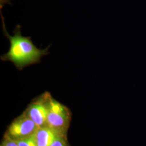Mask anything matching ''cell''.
<instances>
[{"instance_id":"6da1fadb","label":"cell","mask_w":146,"mask_h":146,"mask_svg":"<svg viewBox=\"0 0 146 146\" xmlns=\"http://www.w3.org/2000/svg\"><path fill=\"white\" fill-rule=\"evenodd\" d=\"M4 35L10 42L9 51L1 56L3 61H11L19 70L32 64L39 63L43 56L49 54L50 46L44 49L37 48L33 44L30 37L23 36L21 26L17 25L14 31V35L11 36L5 29L3 20Z\"/></svg>"},{"instance_id":"7a4b0ae2","label":"cell","mask_w":146,"mask_h":146,"mask_svg":"<svg viewBox=\"0 0 146 146\" xmlns=\"http://www.w3.org/2000/svg\"><path fill=\"white\" fill-rule=\"evenodd\" d=\"M47 107V125L63 134L69 120L67 108L54 99L50 94L48 98Z\"/></svg>"},{"instance_id":"3957f363","label":"cell","mask_w":146,"mask_h":146,"mask_svg":"<svg viewBox=\"0 0 146 146\" xmlns=\"http://www.w3.org/2000/svg\"><path fill=\"white\" fill-rule=\"evenodd\" d=\"M34 121L28 116H22L11 124L8 131V137L17 140L35 133L38 129Z\"/></svg>"},{"instance_id":"277c9868","label":"cell","mask_w":146,"mask_h":146,"mask_svg":"<svg viewBox=\"0 0 146 146\" xmlns=\"http://www.w3.org/2000/svg\"><path fill=\"white\" fill-rule=\"evenodd\" d=\"M49 95V94L47 93L43 94L32 102L27 110V115L34 121L38 128L47 125V101Z\"/></svg>"},{"instance_id":"5b68a950","label":"cell","mask_w":146,"mask_h":146,"mask_svg":"<svg viewBox=\"0 0 146 146\" xmlns=\"http://www.w3.org/2000/svg\"><path fill=\"white\" fill-rule=\"evenodd\" d=\"M60 134L48 125L38 128L35 133L37 146H50Z\"/></svg>"},{"instance_id":"8992f818","label":"cell","mask_w":146,"mask_h":146,"mask_svg":"<svg viewBox=\"0 0 146 146\" xmlns=\"http://www.w3.org/2000/svg\"><path fill=\"white\" fill-rule=\"evenodd\" d=\"M35 133L25 138L15 141L19 146H37Z\"/></svg>"},{"instance_id":"52a82bcc","label":"cell","mask_w":146,"mask_h":146,"mask_svg":"<svg viewBox=\"0 0 146 146\" xmlns=\"http://www.w3.org/2000/svg\"><path fill=\"white\" fill-rule=\"evenodd\" d=\"M50 146H67L66 141L63 139V134H58Z\"/></svg>"},{"instance_id":"ba28073f","label":"cell","mask_w":146,"mask_h":146,"mask_svg":"<svg viewBox=\"0 0 146 146\" xmlns=\"http://www.w3.org/2000/svg\"><path fill=\"white\" fill-rule=\"evenodd\" d=\"M2 146H19V145L15 140H12L8 137L6 140L3 143Z\"/></svg>"}]
</instances>
